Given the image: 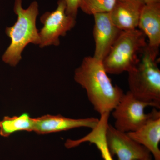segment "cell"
Wrapping results in <instances>:
<instances>
[{
    "instance_id": "e0dca14e",
    "label": "cell",
    "mask_w": 160,
    "mask_h": 160,
    "mask_svg": "<svg viewBox=\"0 0 160 160\" xmlns=\"http://www.w3.org/2000/svg\"><path fill=\"white\" fill-rule=\"evenodd\" d=\"M139 1L143 2L145 4H151V3L160 2V0H139Z\"/></svg>"
},
{
    "instance_id": "4fadbf2b",
    "label": "cell",
    "mask_w": 160,
    "mask_h": 160,
    "mask_svg": "<svg viewBox=\"0 0 160 160\" xmlns=\"http://www.w3.org/2000/svg\"><path fill=\"white\" fill-rule=\"evenodd\" d=\"M109 119L106 117H101L97 126L84 137L76 140L75 143L79 146L82 143L89 142L93 144L101 153L103 160H114L109 152L106 141V130Z\"/></svg>"
},
{
    "instance_id": "8992f818",
    "label": "cell",
    "mask_w": 160,
    "mask_h": 160,
    "mask_svg": "<svg viewBox=\"0 0 160 160\" xmlns=\"http://www.w3.org/2000/svg\"><path fill=\"white\" fill-rule=\"evenodd\" d=\"M148 106H150L149 104L138 100L130 92L124 93L112 111L115 120L114 127L125 132L137 130L149 117V113L145 112Z\"/></svg>"
},
{
    "instance_id": "52a82bcc",
    "label": "cell",
    "mask_w": 160,
    "mask_h": 160,
    "mask_svg": "<svg viewBox=\"0 0 160 160\" xmlns=\"http://www.w3.org/2000/svg\"><path fill=\"white\" fill-rule=\"evenodd\" d=\"M106 141L109 152L118 160H140L152 156L146 147L129 136L127 132L116 129L108 124L106 130Z\"/></svg>"
},
{
    "instance_id": "30bf717a",
    "label": "cell",
    "mask_w": 160,
    "mask_h": 160,
    "mask_svg": "<svg viewBox=\"0 0 160 160\" xmlns=\"http://www.w3.org/2000/svg\"><path fill=\"white\" fill-rule=\"evenodd\" d=\"M146 122L137 130L127 132L129 137L146 147L155 160H160V111L154 108Z\"/></svg>"
},
{
    "instance_id": "8fae6325",
    "label": "cell",
    "mask_w": 160,
    "mask_h": 160,
    "mask_svg": "<svg viewBox=\"0 0 160 160\" xmlns=\"http://www.w3.org/2000/svg\"><path fill=\"white\" fill-rule=\"evenodd\" d=\"M145 4L139 0H118L109 12L115 26L121 31L137 29Z\"/></svg>"
},
{
    "instance_id": "2e32d148",
    "label": "cell",
    "mask_w": 160,
    "mask_h": 160,
    "mask_svg": "<svg viewBox=\"0 0 160 160\" xmlns=\"http://www.w3.org/2000/svg\"><path fill=\"white\" fill-rule=\"evenodd\" d=\"M66 3V13L72 17L76 18L79 9L81 0H65Z\"/></svg>"
},
{
    "instance_id": "ac0fdd59",
    "label": "cell",
    "mask_w": 160,
    "mask_h": 160,
    "mask_svg": "<svg viewBox=\"0 0 160 160\" xmlns=\"http://www.w3.org/2000/svg\"><path fill=\"white\" fill-rule=\"evenodd\" d=\"M152 157H150L146 158L145 159H143L142 160H152Z\"/></svg>"
},
{
    "instance_id": "3957f363",
    "label": "cell",
    "mask_w": 160,
    "mask_h": 160,
    "mask_svg": "<svg viewBox=\"0 0 160 160\" xmlns=\"http://www.w3.org/2000/svg\"><path fill=\"white\" fill-rule=\"evenodd\" d=\"M22 2V0H15L14 12L18 16L17 20L13 26L6 28V34L11 42L2 57L3 62L13 67L22 60V53L27 45H39L40 43L36 26L39 14L38 3L34 1L27 9H24Z\"/></svg>"
},
{
    "instance_id": "7c38bea8",
    "label": "cell",
    "mask_w": 160,
    "mask_h": 160,
    "mask_svg": "<svg viewBox=\"0 0 160 160\" xmlns=\"http://www.w3.org/2000/svg\"><path fill=\"white\" fill-rule=\"evenodd\" d=\"M138 27L147 37L148 45L159 49L160 45V2L145 4Z\"/></svg>"
},
{
    "instance_id": "6da1fadb",
    "label": "cell",
    "mask_w": 160,
    "mask_h": 160,
    "mask_svg": "<svg viewBox=\"0 0 160 160\" xmlns=\"http://www.w3.org/2000/svg\"><path fill=\"white\" fill-rule=\"evenodd\" d=\"M102 62L92 57L84 58L76 69L74 80L86 90L89 102L100 115L110 113L124 92L112 83Z\"/></svg>"
},
{
    "instance_id": "9a60e30c",
    "label": "cell",
    "mask_w": 160,
    "mask_h": 160,
    "mask_svg": "<svg viewBox=\"0 0 160 160\" xmlns=\"http://www.w3.org/2000/svg\"><path fill=\"white\" fill-rule=\"evenodd\" d=\"M118 0H81L79 8L88 15L109 12Z\"/></svg>"
},
{
    "instance_id": "5b68a950",
    "label": "cell",
    "mask_w": 160,
    "mask_h": 160,
    "mask_svg": "<svg viewBox=\"0 0 160 160\" xmlns=\"http://www.w3.org/2000/svg\"><path fill=\"white\" fill-rule=\"evenodd\" d=\"M65 0H59L54 11L47 12L40 18L43 25L39 32L40 48L50 46H58L60 37L65 36L75 26L76 18L66 13Z\"/></svg>"
},
{
    "instance_id": "7a4b0ae2",
    "label": "cell",
    "mask_w": 160,
    "mask_h": 160,
    "mask_svg": "<svg viewBox=\"0 0 160 160\" xmlns=\"http://www.w3.org/2000/svg\"><path fill=\"white\" fill-rule=\"evenodd\" d=\"M159 49L147 46L138 61L128 72L129 91L135 98L160 109V70L158 65Z\"/></svg>"
},
{
    "instance_id": "277c9868",
    "label": "cell",
    "mask_w": 160,
    "mask_h": 160,
    "mask_svg": "<svg viewBox=\"0 0 160 160\" xmlns=\"http://www.w3.org/2000/svg\"><path fill=\"white\" fill-rule=\"evenodd\" d=\"M146 36L139 29L122 31L102 61L107 73L128 72L138 61V55L147 46Z\"/></svg>"
},
{
    "instance_id": "9c48e42d",
    "label": "cell",
    "mask_w": 160,
    "mask_h": 160,
    "mask_svg": "<svg viewBox=\"0 0 160 160\" xmlns=\"http://www.w3.org/2000/svg\"><path fill=\"white\" fill-rule=\"evenodd\" d=\"M99 120L95 118L72 119L61 115H46L35 118L34 132L38 134H45L81 127L92 129L97 126Z\"/></svg>"
},
{
    "instance_id": "ba28073f",
    "label": "cell",
    "mask_w": 160,
    "mask_h": 160,
    "mask_svg": "<svg viewBox=\"0 0 160 160\" xmlns=\"http://www.w3.org/2000/svg\"><path fill=\"white\" fill-rule=\"evenodd\" d=\"M93 37L95 44L93 57L102 61L121 33L112 21L109 12L93 15Z\"/></svg>"
},
{
    "instance_id": "5bb4252c",
    "label": "cell",
    "mask_w": 160,
    "mask_h": 160,
    "mask_svg": "<svg viewBox=\"0 0 160 160\" xmlns=\"http://www.w3.org/2000/svg\"><path fill=\"white\" fill-rule=\"evenodd\" d=\"M35 118L30 117L28 113H23L19 116H6L0 121V135L8 137L19 131H34Z\"/></svg>"
}]
</instances>
